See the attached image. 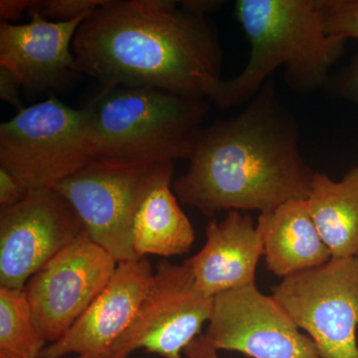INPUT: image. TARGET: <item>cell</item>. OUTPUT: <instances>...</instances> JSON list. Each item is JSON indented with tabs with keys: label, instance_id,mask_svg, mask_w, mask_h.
Instances as JSON below:
<instances>
[{
	"label": "cell",
	"instance_id": "obj_25",
	"mask_svg": "<svg viewBox=\"0 0 358 358\" xmlns=\"http://www.w3.org/2000/svg\"><path fill=\"white\" fill-rule=\"evenodd\" d=\"M185 358H222L219 357L217 350L205 338L203 334L195 338L183 352Z\"/></svg>",
	"mask_w": 358,
	"mask_h": 358
},
{
	"label": "cell",
	"instance_id": "obj_11",
	"mask_svg": "<svg viewBox=\"0 0 358 358\" xmlns=\"http://www.w3.org/2000/svg\"><path fill=\"white\" fill-rule=\"evenodd\" d=\"M84 231L74 207L53 188L31 189L20 203L0 209V287L24 289Z\"/></svg>",
	"mask_w": 358,
	"mask_h": 358
},
{
	"label": "cell",
	"instance_id": "obj_26",
	"mask_svg": "<svg viewBox=\"0 0 358 358\" xmlns=\"http://www.w3.org/2000/svg\"><path fill=\"white\" fill-rule=\"evenodd\" d=\"M222 1H215V0H185L179 1V4L182 8L190 13L201 14L206 15L207 13L216 10L222 6Z\"/></svg>",
	"mask_w": 358,
	"mask_h": 358
},
{
	"label": "cell",
	"instance_id": "obj_12",
	"mask_svg": "<svg viewBox=\"0 0 358 358\" xmlns=\"http://www.w3.org/2000/svg\"><path fill=\"white\" fill-rule=\"evenodd\" d=\"M27 24L0 23V67L27 93L62 91L83 76L72 50L73 40L88 16L57 22L29 13Z\"/></svg>",
	"mask_w": 358,
	"mask_h": 358
},
{
	"label": "cell",
	"instance_id": "obj_1",
	"mask_svg": "<svg viewBox=\"0 0 358 358\" xmlns=\"http://www.w3.org/2000/svg\"><path fill=\"white\" fill-rule=\"evenodd\" d=\"M189 166L173 182L180 203L213 219L232 210H273L307 199L313 171L301 154L296 117L270 78L235 117L200 134Z\"/></svg>",
	"mask_w": 358,
	"mask_h": 358
},
{
	"label": "cell",
	"instance_id": "obj_4",
	"mask_svg": "<svg viewBox=\"0 0 358 358\" xmlns=\"http://www.w3.org/2000/svg\"><path fill=\"white\" fill-rule=\"evenodd\" d=\"M85 107L96 157L174 162L192 157L209 101L159 89L102 87Z\"/></svg>",
	"mask_w": 358,
	"mask_h": 358
},
{
	"label": "cell",
	"instance_id": "obj_17",
	"mask_svg": "<svg viewBox=\"0 0 358 358\" xmlns=\"http://www.w3.org/2000/svg\"><path fill=\"white\" fill-rule=\"evenodd\" d=\"M194 229L179 205L173 182L155 188L141 204L133 225V244L138 257L183 255L192 248Z\"/></svg>",
	"mask_w": 358,
	"mask_h": 358
},
{
	"label": "cell",
	"instance_id": "obj_3",
	"mask_svg": "<svg viewBox=\"0 0 358 358\" xmlns=\"http://www.w3.org/2000/svg\"><path fill=\"white\" fill-rule=\"evenodd\" d=\"M235 13L249 41V59L239 75L221 80L209 94L218 109L249 103L281 67L298 93L329 84L348 40L327 32L322 0H238Z\"/></svg>",
	"mask_w": 358,
	"mask_h": 358
},
{
	"label": "cell",
	"instance_id": "obj_5",
	"mask_svg": "<svg viewBox=\"0 0 358 358\" xmlns=\"http://www.w3.org/2000/svg\"><path fill=\"white\" fill-rule=\"evenodd\" d=\"M174 162L95 157L53 189L74 207L85 230L117 263L141 258L133 225L141 204L157 186L173 182Z\"/></svg>",
	"mask_w": 358,
	"mask_h": 358
},
{
	"label": "cell",
	"instance_id": "obj_24",
	"mask_svg": "<svg viewBox=\"0 0 358 358\" xmlns=\"http://www.w3.org/2000/svg\"><path fill=\"white\" fill-rule=\"evenodd\" d=\"M31 0H1L0 1V17L1 21L20 20L22 14L28 13Z\"/></svg>",
	"mask_w": 358,
	"mask_h": 358
},
{
	"label": "cell",
	"instance_id": "obj_18",
	"mask_svg": "<svg viewBox=\"0 0 358 358\" xmlns=\"http://www.w3.org/2000/svg\"><path fill=\"white\" fill-rule=\"evenodd\" d=\"M47 345L24 289L0 287V358H40Z\"/></svg>",
	"mask_w": 358,
	"mask_h": 358
},
{
	"label": "cell",
	"instance_id": "obj_15",
	"mask_svg": "<svg viewBox=\"0 0 358 358\" xmlns=\"http://www.w3.org/2000/svg\"><path fill=\"white\" fill-rule=\"evenodd\" d=\"M256 226L266 267L277 277L284 279L333 258L313 223L307 199L289 200L260 213Z\"/></svg>",
	"mask_w": 358,
	"mask_h": 358
},
{
	"label": "cell",
	"instance_id": "obj_16",
	"mask_svg": "<svg viewBox=\"0 0 358 358\" xmlns=\"http://www.w3.org/2000/svg\"><path fill=\"white\" fill-rule=\"evenodd\" d=\"M307 201L333 258L358 257V166L339 181L315 171Z\"/></svg>",
	"mask_w": 358,
	"mask_h": 358
},
{
	"label": "cell",
	"instance_id": "obj_21",
	"mask_svg": "<svg viewBox=\"0 0 358 358\" xmlns=\"http://www.w3.org/2000/svg\"><path fill=\"white\" fill-rule=\"evenodd\" d=\"M327 85L334 96L358 106V53Z\"/></svg>",
	"mask_w": 358,
	"mask_h": 358
},
{
	"label": "cell",
	"instance_id": "obj_8",
	"mask_svg": "<svg viewBox=\"0 0 358 358\" xmlns=\"http://www.w3.org/2000/svg\"><path fill=\"white\" fill-rule=\"evenodd\" d=\"M213 298L195 285L189 266L162 260L128 331L115 343L113 358H129L136 350L162 358H182L201 336L211 317Z\"/></svg>",
	"mask_w": 358,
	"mask_h": 358
},
{
	"label": "cell",
	"instance_id": "obj_14",
	"mask_svg": "<svg viewBox=\"0 0 358 358\" xmlns=\"http://www.w3.org/2000/svg\"><path fill=\"white\" fill-rule=\"evenodd\" d=\"M205 235L202 249L185 261L202 294L214 298L223 292L256 284L263 245L249 215L232 210L222 220L211 219Z\"/></svg>",
	"mask_w": 358,
	"mask_h": 358
},
{
	"label": "cell",
	"instance_id": "obj_27",
	"mask_svg": "<svg viewBox=\"0 0 358 358\" xmlns=\"http://www.w3.org/2000/svg\"><path fill=\"white\" fill-rule=\"evenodd\" d=\"M74 358H113L110 355H77Z\"/></svg>",
	"mask_w": 358,
	"mask_h": 358
},
{
	"label": "cell",
	"instance_id": "obj_20",
	"mask_svg": "<svg viewBox=\"0 0 358 358\" xmlns=\"http://www.w3.org/2000/svg\"><path fill=\"white\" fill-rule=\"evenodd\" d=\"M108 0H32L29 13L39 14L45 20L66 22L88 16Z\"/></svg>",
	"mask_w": 358,
	"mask_h": 358
},
{
	"label": "cell",
	"instance_id": "obj_13",
	"mask_svg": "<svg viewBox=\"0 0 358 358\" xmlns=\"http://www.w3.org/2000/svg\"><path fill=\"white\" fill-rule=\"evenodd\" d=\"M152 277L154 271L147 257L117 263L96 300L62 338L44 348L40 358L110 355L131 326Z\"/></svg>",
	"mask_w": 358,
	"mask_h": 358
},
{
	"label": "cell",
	"instance_id": "obj_2",
	"mask_svg": "<svg viewBox=\"0 0 358 358\" xmlns=\"http://www.w3.org/2000/svg\"><path fill=\"white\" fill-rule=\"evenodd\" d=\"M72 50L102 87L207 99L222 80L223 50L206 15L171 0H108L80 25Z\"/></svg>",
	"mask_w": 358,
	"mask_h": 358
},
{
	"label": "cell",
	"instance_id": "obj_10",
	"mask_svg": "<svg viewBox=\"0 0 358 358\" xmlns=\"http://www.w3.org/2000/svg\"><path fill=\"white\" fill-rule=\"evenodd\" d=\"M203 336L217 352L252 358H320L313 339L256 284L216 294Z\"/></svg>",
	"mask_w": 358,
	"mask_h": 358
},
{
	"label": "cell",
	"instance_id": "obj_9",
	"mask_svg": "<svg viewBox=\"0 0 358 358\" xmlns=\"http://www.w3.org/2000/svg\"><path fill=\"white\" fill-rule=\"evenodd\" d=\"M117 266L85 230L30 278L23 289L48 345L62 338L86 312Z\"/></svg>",
	"mask_w": 358,
	"mask_h": 358
},
{
	"label": "cell",
	"instance_id": "obj_19",
	"mask_svg": "<svg viewBox=\"0 0 358 358\" xmlns=\"http://www.w3.org/2000/svg\"><path fill=\"white\" fill-rule=\"evenodd\" d=\"M327 32L343 39H358V0H322Z\"/></svg>",
	"mask_w": 358,
	"mask_h": 358
},
{
	"label": "cell",
	"instance_id": "obj_6",
	"mask_svg": "<svg viewBox=\"0 0 358 358\" xmlns=\"http://www.w3.org/2000/svg\"><path fill=\"white\" fill-rule=\"evenodd\" d=\"M86 107L51 96L0 124V166L31 189L53 188L95 159Z\"/></svg>",
	"mask_w": 358,
	"mask_h": 358
},
{
	"label": "cell",
	"instance_id": "obj_22",
	"mask_svg": "<svg viewBox=\"0 0 358 358\" xmlns=\"http://www.w3.org/2000/svg\"><path fill=\"white\" fill-rule=\"evenodd\" d=\"M31 188L15 174L0 166V209L20 203Z\"/></svg>",
	"mask_w": 358,
	"mask_h": 358
},
{
	"label": "cell",
	"instance_id": "obj_23",
	"mask_svg": "<svg viewBox=\"0 0 358 358\" xmlns=\"http://www.w3.org/2000/svg\"><path fill=\"white\" fill-rule=\"evenodd\" d=\"M21 86L13 75L6 68L0 67V99L15 109H24L21 101Z\"/></svg>",
	"mask_w": 358,
	"mask_h": 358
},
{
	"label": "cell",
	"instance_id": "obj_7",
	"mask_svg": "<svg viewBox=\"0 0 358 358\" xmlns=\"http://www.w3.org/2000/svg\"><path fill=\"white\" fill-rule=\"evenodd\" d=\"M272 292L320 358H358V257L331 258L284 278Z\"/></svg>",
	"mask_w": 358,
	"mask_h": 358
}]
</instances>
